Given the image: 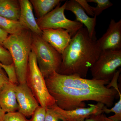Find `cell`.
Masks as SVG:
<instances>
[{
  "instance_id": "obj_1",
  "label": "cell",
  "mask_w": 121,
  "mask_h": 121,
  "mask_svg": "<svg viewBox=\"0 0 121 121\" xmlns=\"http://www.w3.org/2000/svg\"><path fill=\"white\" fill-rule=\"evenodd\" d=\"M97 40L91 38L86 27L79 29L62 55L59 73L86 78L101 52Z\"/></svg>"
},
{
  "instance_id": "obj_2",
  "label": "cell",
  "mask_w": 121,
  "mask_h": 121,
  "mask_svg": "<svg viewBox=\"0 0 121 121\" xmlns=\"http://www.w3.org/2000/svg\"><path fill=\"white\" fill-rule=\"evenodd\" d=\"M46 84L48 91L55 100L57 105L65 110L85 107L84 102L88 101L101 103L108 108L110 107L119 95L117 90L113 87L73 89L46 83Z\"/></svg>"
},
{
  "instance_id": "obj_3",
  "label": "cell",
  "mask_w": 121,
  "mask_h": 121,
  "mask_svg": "<svg viewBox=\"0 0 121 121\" xmlns=\"http://www.w3.org/2000/svg\"><path fill=\"white\" fill-rule=\"evenodd\" d=\"M32 35L31 31L26 29L19 35H9L3 43V47L9 51L12 56L19 84L26 83Z\"/></svg>"
},
{
  "instance_id": "obj_4",
  "label": "cell",
  "mask_w": 121,
  "mask_h": 121,
  "mask_svg": "<svg viewBox=\"0 0 121 121\" xmlns=\"http://www.w3.org/2000/svg\"><path fill=\"white\" fill-rule=\"evenodd\" d=\"M31 48L44 78L54 72L59 73L62 60L61 54L44 40L41 36L33 33Z\"/></svg>"
},
{
  "instance_id": "obj_5",
  "label": "cell",
  "mask_w": 121,
  "mask_h": 121,
  "mask_svg": "<svg viewBox=\"0 0 121 121\" xmlns=\"http://www.w3.org/2000/svg\"><path fill=\"white\" fill-rule=\"evenodd\" d=\"M26 83L40 106L47 108L56 103L48 91L45 78L38 66L36 56L32 50L29 58Z\"/></svg>"
},
{
  "instance_id": "obj_6",
  "label": "cell",
  "mask_w": 121,
  "mask_h": 121,
  "mask_svg": "<svg viewBox=\"0 0 121 121\" xmlns=\"http://www.w3.org/2000/svg\"><path fill=\"white\" fill-rule=\"evenodd\" d=\"M60 4L43 17L37 19L36 22L42 30L46 29H63L67 30L72 37L83 27V25L77 21L67 19L64 13L66 1L62 6H60Z\"/></svg>"
},
{
  "instance_id": "obj_7",
  "label": "cell",
  "mask_w": 121,
  "mask_h": 121,
  "mask_svg": "<svg viewBox=\"0 0 121 121\" xmlns=\"http://www.w3.org/2000/svg\"><path fill=\"white\" fill-rule=\"evenodd\" d=\"M121 66V50L101 51L90 70L92 79L111 81Z\"/></svg>"
},
{
  "instance_id": "obj_8",
  "label": "cell",
  "mask_w": 121,
  "mask_h": 121,
  "mask_svg": "<svg viewBox=\"0 0 121 121\" xmlns=\"http://www.w3.org/2000/svg\"><path fill=\"white\" fill-rule=\"evenodd\" d=\"M45 80L46 83L79 89H102L106 87L110 82L108 80L87 79L75 75H64L55 72L45 78Z\"/></svg>"
},
{
  "instance_id": "obj_9",
  "label": "cell",
  "mask_w": 121,
  "mask_h": 121,
  "mask_svg": "<svg viewBox=\"0 0 121 121\" xmlns=\"http://www.w3.org/2000/svg\"><path fill=\"white\" fill-rule=\"evenodd\" d=\"M101 51L121 50V20L111 19L106 32L97 40Z\"/></svg>"
},
{
  "instance_id": "obj_10",
  "label": "cell",
  "mask_w": 121,
  "mask_h": 121,
  "mask_svg": "<svg viewBox=\"0 0 121 121\" xmlns=\"http://www.w3.org/2000/svg\"><path fill=\"white\" fill-rule=\"evenodd\" d=\"M16 91L18 106L17 111L25 117H31L40 106L31 91L25 83L17 85Z\"/></svg>"
},
{
  "instance_id": "obj_11",
  "label": "cell",
  "mask_w": 121,
  "mask_h": 121,
  "mask_svg": "<svg viewBox=\"0 0 121 121\" xmlns=\"http://www.w3.org/2000/svg\"><path fill=\"white\" fill-rule=\"evenodd\" d=\"M89 105L87 108H78L70 110L62 109L56 103L50 107L62 116L66 121H84L93 115L103 113V109L105 106L104 104L98 102Z\"/></svg>"
},
{
  "instance_id": "obj_12",
  "label": "cell",
  "mask_w": 121,
  "mask_h": 121,
  "mask_svg": "<svg viewBox=\"0 0 121 121\" xmlns=\"http://www.w3.org/2000/svg\"><path fill=\"white\" fill-rule=\"evenodd\" d=\"M42 32L41 37L44 40L62 55L72 37L69 32L63 29H44Z\"/></svg>"
},
{
  "instance_id": "obj_13",
  "label": "cell",
  "mask_w": 121,
  "mask_h": 121,
  "mask_svg": "<svg viewBox=\"0 0 121 121\" xmlns=\"http://www.w3.org/2000/svg\"><path fill=\"white\" fill-rule=\"evenodd\" d=\"M66 2L65 10L73 13L76 17V21L86 26L91 38L97 39L95 32L97 17H90L76 0H67Z\"/></svg>"
},
{
  "instance_id": "obj_14",
  "label": "cell",
  "mask_w": 121,
  "mask_h": 121,
  "mask_svg": "<svg viewBox=\"0 0 121 121\" xmlns=\"http://www.w3.org/2000/svg\"><path fill=\"white\" fill-rule=\"evenodd\" d=\"M21 8L19 21L33 34L42 35V30L39 27L33 13L31 4L28 0H19Z\"/></svg>"
},
{
  "instance_id": "obj_15",
  "label": "cell",
  "mask_w": 121,
  "mask_h": 121,
  "mask_svg": "<svg viewBox=\"0 0 121 121\" xmlns=\"http://www.w3.org/2000/svg\"><path fill=\"white\" fill-rule=\"evenodd\" d=\"M16 86L9 82L0 91V106L6 113L18 111Z\"/></svg>"
},
{
  "instance_id": "obj_16",
  "label": "cell",
  "mask_w": 121,
  "mask_h": 121,
  "mask_svg": "<svg viewBox=\"0 0 121 121\" xmlns=\"http://www.w3.org/2000/svg\"><path fill=\"white\" fill-rule=\"evenodd\" d=\"M21 8L19 0H0V16L14 21H19Z\"/></svg>"
},
{
  "instance_id": "obj_17",
  "label": "cell",
  "mask_w": 121,
  "mask_h": 121,
  "mask_svg": "<svg viewBox=\"0 0 121 121\" xmlns=\"http://www.w3.org/2000/svg\"><path fill=\"white\" fill-rule=\"evenodd\" d=\"M37 19L43 17L54 9L62 1L60 0H30Z\"/></svg>"
},
{
  "instance_id": "obj_18",
  "label": "cell",
  "mask_w": 121,
  "mask_h": 121,
  "mask_svg": "<svg viewBox=\"0 0 121 121\" xmlns=\"http://www.w3.org/2000/svg\"><path fill=\"white\" fill-rule=\"evenodd\" d=\"M0 28L11 35H19L26 29L19 21L9 19L1 16Z\"/></svg>"
},
{
  "instance_id": "obj_19",
  "label": "cell",
  "mask_w": 121,
  "mask_h": 121,
  "mask_svg": "<svg viewBox=\"0 0 121 121\" xmlns=\"http://www.w3.org/2000/svg\"><path fill=\"white\" fill-rule=\"evenodd\" d=\"M112 87L117 90L118 93L119 99L118 101L115 104L113 107L111 109H108V107L105 106L103 109V113L109 114L111 112L114 113V115L108 117V118L114 121H121V94L120 90L117 84H114Z\"/></svg>"
},
{
  "instance_id": "obj_20",
  "label": "cell",
  "mask_w": 121,
  "mask_h": 121,
  "mask_svg": "<svg viewBox=\"0 0 121 121\" xmlns=\"http://www.w3.org/2000/svg\"><path fill=\"white\" fill-rule=\"evenodd\" d=\"M88 2L96 3V7H92L94 17H97L104 10L112 7L113 5L109 0H87Z\"/></svg>"
},
{
  "instance_id": "obj_21",
  "label": "cell",
  "mask_w": 121,
  "mask_h": 121,
  "mask_svg": "<svg viewBox=\"0 0 121 121\" xmlns=\"http://www.w3.org/2000/svg\"><path fill=\"white\" fill-rule=\"evenodd\" d=\"M0 66L4 70L7 74L9 82L15 85H18L19 82L13 63L9 65H3L0 64Z\"/></svg>"
},
{
  "instance_id": "obj_22",
  "label": "cell",
  "mask_w": 121,
  "mask_h": 121,
  "mask_svg": "<svg viewBox=\"0 0 121 121\" xmlns=\"http://www.w3.org/2000/svg\"><path fill=\"white\" fill-rule=\"evenodd\" d=\"M44 121H66L60 114L50 107L46 108Z\"/></svg>"
},
{
  "instance_id": "obj_23",
  "label": "cell",
  "mask_w": 121,
  "mask_h": 121,
  "mask_svg": "<svg viewBox=\"0 0 121 121\" xmlns=\"http://www.w3.org/2000/svg\"><path fill=\"white\" fill-rule=\"evenodd\" d=\"M4 121H29L24 115L18 111L7 113Z\"/></svg>"
},
{
  "instance_id": "obj_24",
  "label": "cell",
  "mask_w": 121,
  "mask_h": 121,
  "mask_svg": "<svg viewBox=\"0 0 121 121\" xmlns=\"http://www.w3.org/2000/svg\"><path fill=\"white\" fill-rule=\"evenodd\" d=\"M13 62L12 56L9 51L4 47L0 46V63L9 65Z\"/></svg>"
},
{
  "instance_id": "obj_25",
  "label": "cell",
  "mask_w": 121,
  "mask_h": 121,
  "mask_svg": "<svg viewBox=\"0 0 121 121\" xmlns=\"http://www.w3.org/2000/svg\"><path fill=\"white\" fill-rule=\"evenodd\" d=\"M46 108L39 106L31 116L29 121H44Z\"/></svg>"
},
{
  "instance_id": "obj_26",
  "label": "cell",
  "mask_w": 121,
  "mask_h": 121,
  "mask_svg": "<svg viewBox=\"0 0 121 121\" xmlns=\"http://www.w3.org/2000/svg\"><path fill=\"white\" fill-rule=\"evenodd\" d=\"M80 5L86 13L88 15L94 17V14L92 9V6H90L88 4L87 0H76Z\"/></svg>"
},
{
  "instance_id": "obj_27",
  "label": "cell",
  "mask_w": 121,
  "mask_h": 121,
  "mask_svg": "<svg viewBox=\"0 0 121 121\" xmlns=\"http://www.w3.org/2000/svg\"><path fill=\"white\" fill-rule=\"evenodd\" d=\"M84 121H114L109 119L104 113L94 114L86 118Z\"/></svg>"
},
{
  "instance_id": "obj_28",
  "label": "cell",
  "mask_w": 121,
  "mask_h": 121,
  "mask_svg": "<svg viewBox=\"0 0 121 121\" xmlns=\"http://www.w3.org/2000/svg\"><path fill=\"white\" fill-rule=\"evenodd\" d=\"M9 82L7 74L4 70L0 66V91Z\"/></svg>"
},
{
  "instance_id": "obj_29",
  "label": "cell",
  "mask_w": 121,
  "mask_h": 121,
  "mask_svg": "<svg viewBox=\"0 0 121 121\" xmlns=\"http://www.w3.org/2000/svg\"><path fill=\"white\" fill-rule=\"evenodd\" d=\"M9 35L7 33L0 28V46L3 47V43Z\"/></svg>"
},
{
  "instance_id": "obj_30",
  "label": "cell",
  "mask_w": 121,
  "mask_h": 121,
  "mask_svg": "<svg viewBox=\"0 0 121 121\" xmlns=\"http://www.w3.org/2000/svg\"><path fill=\"white\" fill-rule=\"evenodd\" d=\"M6 113L0 106V121H4L5 115Z\"/></svg>"
},
{
  "instance_id": "obj_31",
  "label": "cell",
  "mask_w": 121,
  "mask_h": 121,
  "mask_svg": "<svg viewBox=\"0 0 121 121\" xmlns=\"http://www.w3.org/2000/svg\"><path fill=\"white\" fill-rule=\"evenodd\" d=\"M0 64H1V63H0Z\"/></svg>"
},
{
  "instance_id": "obj_32",
  "label": "cell",
  "mask_w": 121,
  "mask_h": 121,
  "mask_svg": "<svg viewBox=\"0 0 121 121\" xmlns=\"http://www.w3.org/2000/svg\"></svg>"
}]
</instances>
